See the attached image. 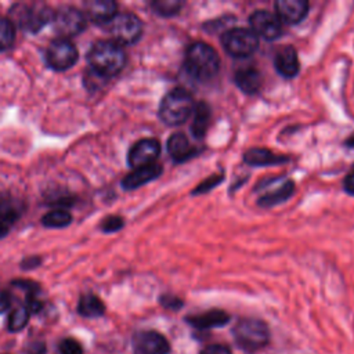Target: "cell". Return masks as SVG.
Instances as JSON below:
<instances>
[{
	"label": "cell",
	"instance_id": "obj_2",
	"mask_svg": "<svg viewBox=\"0 0 354 354\" xmlns=\"http://www.w3.org/2000/svg\"><path fill=\"white\" fill-rule=\"evenodd\" d=\"M184 66L194 79L207 82L217 75L220 69V57L207 43L195 41L187 48Z\"/></svg>",
	"mask_w": 354,
	"mask_h": 354
},
{
	"label": "cell",
	"instance_id": "obj_36",
	"mask_svg": "<svg viewBox=\"0 0 354 354\" xmlns=\"http://www.w3.org/2000/svg\"><path fill=\"white\" fill-rule=\"evenodd\" d=\"M39 259H36V257H29V259H26V260H24L22 263H21V267H24V268H28V267H36L37 264H39Z\"/></svg>",
	"mask_w": 354,
	"mask_h": 354
},
{
	"label": "cell",
	"instance_id": "obj_3",
	"mask_svg": "<svg viewBox=\"0 0 354 354\" xmlns=\"http://www.w3.org/2000/svg\"><path fill=\"white\" fill-rule=\"evenodd\" d=\"M194 109L192 95L184 88H174L160 101L159 118L169 126H178L192 115Z\"/></svg>",
	"mask_w": 354,
	"mask_h": 354
},
{
	"label": "cell",
	"instance_id": "obj_27",
	"mask_svg": "<svg viewBox=\"0 0 354 354\" xmlns=\"http://www.w3.org/2000/svg\"><path fill=\"white\" fill-rule=\"evenodd\" d=\"M15 40V30L12 22L0 15V51L8 50Z\"/></svg>",
	"mask_w": 354,
	"mask_h": 354
},
{
	"label": "cell",
	"instance_id": "obj_26",
	"mask_svg": "<svg viewBox=\"0 0 354 354\" xmlns=\"http://www.w3.org/2000/svg\"><path fill=\"white\" fill-rule=\"evenodd\" d=\"M151 7L160 17H173L178 14L183 3L180 0H155L151 3Z\"/></svg>",
	"mask_w": 354,
	"mask_h": 354
},
{
	"label": "cell",
	"instance_id": "obj_20",
	"mask_svg": "<svg viewBox=\"0 0 354 354\" xmlns=\"http://www.w3.org/2000/svg\"><path fill=\"white\" fill-rule=\"evenodd\" d=\"M187 321L199 329H207L214 326H223L230 321V315L223 310H210L198 315H191Z\"/></svg>",
	"mask_w": 354,
	"mask_h": 354
},
{
	"label": "cell",
	"instance_id": "obj_18",
	"mask_svg": "<svg viewBox=\"0 0 354 354\" xmlns=\"http://www.w3.org/2000/svg\"><path fill=\"white\" fill-rule=\"evenodd\" d=\"M288 156L277 155L270 149L266 148H250L243 155V162L249 166H270V165H279L288 162Z\"/></svg>",
	"mask_w": 354,
	"mask_h": 354
},
{
	"label": "cell",
	"instance_id": "obj_25",
	"mask_svg": "<svg viewBox=\"0 0 354 354\" xmlns=\"http://www.w3.org/2000/svg\"><path fill=\"white\" fill-rule=\"evenodd\" d=\"M72 220V216L66 210H51L41 217V224L48 228H62L66 227Z\"/></svg>",
	"mask_w": 354,
	"mask_h": 354
},
{
	"label": "cell",
	"instance_id": "obj_30",
	"mask_svg": "<svg viewBox=\"0 0 354 354\" xmlns=\"http://www.w3.org/2000/svg\"><path fill=\"white\" fill-rule=\"evenodd\" d=\"M123 227V218L119 216H109L104 218L101 224V230L104 232H115Z\"/></svg>",
	"mask_w": 354,
	"mask_h": 354
},
{
	"label": "cell",
	"instance_id": "obj_35",
	"mask_svg": "<svg viewBox=\"0 0 354 354\" xmlns=\"http://www.w3.org/2000/svg\"><path fill=\"white\" fill-rule=\"evenodd\" d=\"M344 191L350 195H354V171L344 178Z\"/></svg>",
	"mask_w": 354,
	"mask_h": 354
},
{
	"label": "cell",
	"instance_id": "obj_1",
	"mask_svg": "<svg viewBox=\"0 0 354 354\" xmlns=\"http://www.w3.org/2000/svg\"><path fill=\"white\" fill-rule=\"evenodd\" d=\"M87 61L97 76L112 77L123 69L126 54L122 46L113 40H100L88 50Z\"/></svg>",
	"mask_w": 354,
	"mask_h": 354
},
{
	"label": "cell",
	"instance_id": "obj_34",
	"mask_svg": "<svg viewBox=\"0 0 354 354\" xmlns=\"http://www.w3.org/2000/svg\"><path fill=\"white\" fill-rule=\"evenodd\" d=\"M160 301H162V304H163L165 307H167V308H178V307H181V304H183L180 299L173 297V296H162V297H160Z\"/></svg>",
	"mask_w": 354,
	"mask_h": 354
},
{
	"label": "cell",
	"instance_id": "obj_8",
	"mask_svg": "<svg viewBox=\"0 0 354 354\" xmlns=\"http://www.w3.org/2000/svg\"><path fill=\"white\" fill-rule=\"evenodd\" d=\"M77 61L76 47L66 39H55L46 50V62L54 71H66Z\"/></svg>",
	"mask_w": 354,
	"mask_h": 354
},
{
	"label": "cell",
	"instance_id": "obj_9",
	"mask_svg": "<svg viewBox=\"0 0 354 354\" xmlns=\"http://www.w3.org/2000/svg\"><path fill=\"white\" fill-rule=\"evenodd\" d=\"M250 30L264 40H275L282 35V22L277 14L267 10H256L249 17Z\"/></svg>",
	"mask_w": 354,
	"mask_h": 354
},
{
	"label": "cell",
	"instance_id": "obj_33",
	"mask_svg": "<svg viewBox=\"0 0 354 354\" xmlns=\"http://www.w3.org/2000/svg\"><path fill=\"white\" fill-rule=\"evenodd\" d=\"M201 354H231V351L221 344H213L207 346Z\"/></svg>",
	"mask_w": 354,
	"mask_h": 354
},
{
	"label": "cell",
	"instance_id": "obj_12",
	"mask_svg": "<svg viewBox=\"0 0 354 354\" xmlns=\"http://www.w3.org/2000/svg\"><path fill=\"white\" fill-rule=\"evenodd\" d=\"M134 354H169V342L155 330H142L133 337Z\"/></svg>",
	"mask_w": 354,
	"mask_h": 354
},
{
	"label": "cell",
	"instance_id": "obj_32",
	"mask_svg": "<svg viewBox=\"0 0 354 354\" xmlns=\"http://www.w3.org/2000/svg\"><path fill=\"white\" fill-rule=\"evenodd\" d=\"M11 306V296L7 290L0 289V314L6 313Z\"/></svg>",
	"mask_w": 354,
	"mask_h": 354
},
{
	"label": "cell",
	"instance_id": "obj_7",
	"mask_svg": "<svg viewBox=\"0 0 354 354\" xmlns=\"http://www.w3.org/2000/svg\"><path fill=\"white\" fill-rule=\"evenodd\" d=\"M10 11L21 29L33 33L39 32L53 19V11L43 4H17Z\"/></svg>",
	"mask_w": 354,
	"mask_h": 354
},
{
	"label": "cell",
	"instance_id": "obj_4",
	"mask_svg": "<svg viewBox=\"0 0 354 354\" xmlns=\"http://www.w3.org/2000/svg\"><path fill=\"white\" fill-rule=\"evenodd\" d=\"M232 333L236 344L249 353L263 348L270 340V330L267 325L254 318H243L238 321Z\"/></svg>",
	"mask_w": 354,
	"mask_h": 354
},
{
	"label": "cell",
	"instance_id": "obj_16",
	"mask_svg": "<svg viewBox=\"0 0 354 354\" xmlns=\"http://www.w3.org/2000/svg\"><path fill=\"white\" fill-rule=\"evenodd\" d=\"M167 152L174 162H185L195 156L196 151L183 133H174L167 140Z\"/></svg>",
	"mask_w": 354,
	"mask_h": 354
},
{
	"label": "cell",
	"instance_id": "obj_22",
	"mask_svg": "<svg viewBox=\"0 0 354 354\" xmlns=\"http://www.w3.org/2000/svg\"><path fill=\"white\" fill-rule=\"evenodd\" d=\"M293 191H295L293 181L286 180L279 187H277L275 189L268 191L264 195H261L259 198V205L261 207H272V206H275L278 203H282L286 199H289L290 195L293 194Z\"/></svg>",
	"mask_w": 354,
	"mask_h": 354
},
{
	"label": "cell",
	"instance_id": "obj_29",
	"mask_svg": "<svg viewBox=\"0 0 354 354\" xmlns=\"http://www.w3.org/2000/svg\"><path fill=\"white\" fill-rule=\"evenodd\" d=\"M59 353L61 354H83L82 346L75 339H64L59 343Z\"/></svg>",
	"mask_w": 354,
	"mask_h": 354
},
{
	"label": "cell",
	"instance_id": "obj_24",
	"mask_svg": "<svg viewBox=\"0 0 354 354\" xmlns=\"http://www.w3.org/2000/svg\"><path fill=\"white\" fill-rule=\"evenodd\" d=\"M21 213L22 207L18 201L11 198L0 199V224L10 228V225L18 220Z\"/></svg>",
	"mask_w": 354,
	"mask_h": 354
},
{
	"label": "cell",
	"instance_id": "obj_11",
	"mask_svg": "<svg viewBox=\"0 0 354 354\" xmlns=\"http://www.w3.org/2000/svg\"><path fill=\"white\" fill-rule=\"evenodd\" d=\"M160 153V144L155 138H142L137 141L129 151L127 162L133 169L155 165Z\"/></svg>",
	"mask_w": 354,
	"mask_h": 354
},
{
	"label": "cell",
	"instance_id": "obj_37",
	"mask_svg": "<svg viewBox=\"0 0 354 354\" xmlns=\"http://www.w3.org/2000/svg\"><path fill=\"white\" fill-rule=\"evenodd\" d=\"M347 145H354V137H351V138L347 141Z\"/></svg>",
	"mask_w": 354,
	"mask_h": 354
},
{
	"label": "cell",
	"instance_id": "obj_6",
	"mask_svg": "<svg viewBox=\"0 0 354 354\" xmlns=\"http://www.w3.org/2000/svg\"><path fill=\"white\" fill-rule=\"evenodd\" d=\"M108 30L115 43L134 44L142 35V22L131 12H122L108 22Z\"/></svg>",
	"mask_w": 354,
	"mask_h": 354
},
{
	"label": "cell",
	"instance_id": "obj_19",
	"mask_svg": "<svg viewBox=\"0 0 354 354\" xmlns=\"http://www.w3.org/2000/svg\"><path fill=\"white\" fill-rule=\"evenodd\" d=\"M235 84L246 94H254L261 84L260 72L253 66H245L235 72Z\"/></svg>",
	"mask_w": 354,
	"mask_h": 354
},
{
	"label": "cell",
	"instance_id": "obj_5",
	"mask_svg": "<svg viewBox=\"0 0 354 354\" xmlns=\"http://www.w3.org/2000/svg\"><path fill=\"white\" fill-rule=\"evenodd\" d=\"M224 50L235 57L245 58L252 55L259 47V37L246 28H231L221 36Z\"/></svg>",
	"mask_w": 354,
	"mask_h": 354
},
{
	"label": "cell",
	"instance_id": "obj_28",
	"mask_svg": "<svg viewBox=\"0 0 354 354\" xmlns=\"http://www.w3.org/2000/svg\"><path fill=\"white\" fill-rule=\"evenodd\" d=\"M29 314L30 313L26 307H17L15 310H12L8 317V330L18 332L24 329L29 321Z\"/></svg>",
	"mask_w": 354,
	"mask_h": 354
},
{
	"label": "cell",
	"instance_id": "obj_31",
	"mask_svg": "<svg viewBox=\"0 0 354 354\" xmlns=\"http://www.w3.org/2000/svg\"><path fill=\"white\" fill-rule=\"evenodd\" d=\"M221 181H223V176H212V177H209L207 180H205L203 183H201V184L196 187V189L192 191V194L199 195V194L207 192V191H210L212 188H214L217 184H220Z\"/></svg>",
	"mask_w": 354,
	"mask_h": 354
},
{
	"label": "cell",
	"instance_id": "obj_21",
	"mask_svg": "<svg viewBox=\"0 0 354 354\" xmlns=\"http://www.w3.org/2000/svg\"><path fill=\"white\" fill-rule=\"evenodd\" d=\"M192 123H191V131L192 136L198 140L203 138L206 136L207 127L210 124V108L206 102H199L195 105V109L192 112Z\"/></svg>",
	"mask_w": 354,
	"mask_h": 354
},
{
	"label": "cell",
	"instance_id": "obj_14",
	"mask_svg": "<svg viewBox=\"0 0 354 354\" xmlns=\"http://www.w3.org/2000/svg\"><path fill=\"white\" fill-rule=\"evenodd\" d=\"M274 66L281 76L286 79L295 77L300 69V62H299L296 48L292 46H285L281 50H278L274 58Z\"/></svg>",
	"mask_w": 354,
	"mask_h": 354
},
{
	"label": "cell",
	"instance_id": "obj_17",
	"mask_svg": "<svg viewBox=\"0 0 354 354\" xmlns=\"http://www.w3.org/2000/svg\"><path fill=\"white\" fill-rule=\"evenodd\" d=\"M116 3L112 0H94L86 3L87 17L97 24H108L118 12Z\"/></svg>",
	"mask_w": 354,
	"mask_h": 354
},
{
	"label": "cell",
	"instance_id": "obj_10",
	"mask_svg": "<svg viewBox=\"0 0 354 354\" xmlns=\"http://www.w3.org/2000/svg\"><path fill=\"white\" fill-rule=\"evenodd\" d=\"M54 29L62 39L79 35L86 28V17L73 7H62L53 15Z\"/></svg>",
	"mask_w": 354,
	"mask_h": 354
},
{
	"label": "cell",
	"instance_id": "obj_23",
	"mask_svg": "<svg viewBox=\"0 0 354 354\" xmlns=\"http://www.w3.org/2000/svg\"><path fill=\"white\" fill-rule=\"evenodd\" d=\"M105 311V306L101 301L100 297H97L93 293H87L83 295L79 299L77 303V313L83 317H88V318H95V317H101Z\"/></svg>",
	"mask_w": 354,
	"mask_h": 354
},
{
	"label": "cell",
	"instance_id": "obj_13",
	"mask_svg": "<svg viewBox=\"0 0 354 354\" xmlns=\"http://www.w3.org/2000/svg\"><path fill=\"white\" fill-rule=\"evenodd\" d=\"M275 14L281 22L293 25L299 24L308 12V3L306 0H278L275 3Z\"/></svg>",
	"mask_w": 354,
	"mask_h": 354
},
{
	"label": "cell",
	"instance_id": "obj_15",
	"mask_svg": "<svg viewBox=\"0 0 354 354\" xmlns=\"http://www.w3.org/2000/svg\"><path fill=\"white\" fill-rule=\"evenodd\" d=\"M162 171H163V169L159 165H149V166L134 169L131 173H129L122 180V187L124 189H136V188L158 178L162 174Z\"/></svg>",
	"mask_w": 354,
	"mask_h": 354
}]
</instances>
